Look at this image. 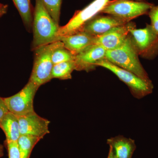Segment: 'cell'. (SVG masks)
<instances>
[{
	"mask_svg": "<svg viewBox=\"0 0 158 158\" xmlns=\"http://www.w3.org/2000/svg\"><path fill=\"white\" fill-rule=\"evenodd\" d=\"M76 69L74 60L61 62L53 65L52 72V78L62 80L71 79L72 73Z\"/></svg>",
	"mask_w": 158,
	"mask_h": 158,
	"instance_id": "2e32d148",
	"label": "cell"
},
{
	"mask_svg": "<svg viewBox=\"0 0 158 158\" xmlns=\"http://www.w3.org/2000/svg\"><path fill=\"white\" fill-rule=\"evenodd\" d=\"M154 6L147 2L133 0H111L100 13L107 14L130 22L134 19L148 14Z\"/></svg>",
	"mask_w": 158,
	"mask_h": 158,
	"instance_id": "5b68a950",
	"label": "cell"
},
{
	"mask_svg": "<svg viewBox=\"0 0 158 158\" xmlns=\"http://www.w3.org/2000/svg\"><path fill=\"white\" fill-rule=\"evenodd\" d=\"M41 138L26 135H21L17 141L20 158H30L32 150Z\"/></svg>",
	"mask_w": 158,
	"mask_h": 158,
	"instance_id": "e0dca14e",
	"label": "cell"
},
{
	"mask_svg": "<svg viewBox=\"0 0 158 158\" xmlns=\"http://www.w3.org/2000/svg\"><path fill=\"white\" fill-rule=\"evenodd\" d=\"M151 20V25L158 33V5L153 6L148 13Z\"/></svg>",
	"mask_w": 158,
	"mask_h": 158,
	"instance_id": "7402d4cb",
	"label": "cell"
},
{
	"mask_svg": "<svg viewBox=\"0 0 158 158\" xmlns=\"http://www.w3.org/2000/svg\"><path fill=\"white\" fill-rule=\"evenodd\" d=\"M106 51L99 44L90 45L75 56V70L88 72L95 69L97 63L106 58Z\"/></svg>",
	"mask_w": 158,
	"mask_h": 158,
	"instance_id": "8fae6325",
	"label": "cell"
},
{
	"mask_svg": "<svg viewBox=\"0 0 158 158\" xmlns=\"http://www.w3.org/2000/svg\"><path fill=\"white\" fill-rule=\"evenodd\" d=\"M9 112L4 98L0 97V123L4 116Z\"/></svg>",
	"mask_w": 158,
	"mask_h": 158,
	"instance_id": "603a6c76",
	"label": "cell"
},
{
	"mask_svg": "<svg viewBox=\"0 0 158 158\" xmlns=\"http://www.w3.org/2000/svg\"><path fill=\"white\" fill-rule=\"evenodd\" d=\"M130 35L139 56L152 59L158 54V33L151 25L142 29L131 30Z\"/></svg>",
	"mask_w": 158,
	"mask_h": 158,
	"instance_id": "52a82bcc",
	"label": "cell"
},
{
	"mask_svg": "<svg viewBox=\"0 0 158 158\" xmlns=\"http://www.w3.org/2000/svg\"><path fill=\"white\" fill-rule=\"evenodd\" d=\"M17 116L21 135L34 136L42 139L49 134V125L50 122L37 115L35 111Z\"/></svg>",
	"mask_w": 158,
	"mask_h": 158,
	"instance_id": "9c48e42d",
	"label": "cell"
},
{
	"mask_svg": "<svg viewBox=\"0 0 158 158\" xmlns=\"http://www.w3.org/2000/svg\"><path fill=\"white\" fill-rule=\"evenodd\" d=\"M107 158H115V157L114 156V155H113L112 150L110 148V149H109V154H108Z\"/></svg>",
	"mask_w": 158,
	"mask_h": 158,
	"instance_id": "484cf974",
	"label": "cell"
},
{
	"mask_svg": "<svg viewBox=\"0 0 158 158\" xmlns=\"http://www.w3.org/2000/svg\"><path fill=\"white\" fill-rule=\"evenodd\" d=\"M108 61L150 83H152L139 59V55L129 34L120 46L107 51L106 58Z\"/></svg>",
	"mask_w": 158,
	"mask_h": 158,
	"instance_id": "7a4b0ae2",
	"label": "cell"
},
{
	"mask_svg": "<svg viewBox=\"0 0 158 158\" xmlns=\"http://www.w3.org/2000/svg\"><path fill=\"white\" fill-rule=\"evenodd\" d=\"M135 27V24L131 22L115 27L105 34L95 36L94 44L101 46L106 51L114 49L123 44L129 35L131 30Z\"/></svg>",
	"mask_w": 158,
	"mask_h": 158,
	"instance_id": "30bf717a",
	"label": "cell"
},
{
	"mask_svg": "<svg viewBox=\"0 0 158 158\" xmlns=\"http://www.w3.org/2000/svg\"><path fill=\"white\" fill-rule=\"evenodd\" d=\"M9 158H20L17 141L6 142Z\"/></svg>",
	"mask_w": 158,
	"mask_h": 158,
	"instance_id": "44dd1931",
	"label": "cell"
},
{
	"mask_svg": "<svg viewBox=\"0 0 158 158\" xmlns=\"http://www.w3.org/2000/svg\"><path fill=\"white\" fill-rule=\"evenodd\" d=\"M18 10L24 23L30 29L33 24V18L30 6V0H12Z\"/></svg>",
	"mask_w": 158,
	"mask_h": 158,
	"instance_id": "ac0fdd59",
	"label": "cell"
},
{
	"mask_svg": "<svg viewBox=\"0 0 158 158\" xmlns=\"http://www.w3.org/2000/svg\"><path fill=\"white\" fill-rule=\"evenodd\" d=\"M111 0H94L81 10L77 11L69 22L60 27L58 35L60 37L71 35L81 31L84 26L100 13Z\"/></svg>",
	"mask_w": 158,
	"mask_h": 158,
	"instance_id": "8992f818",
	"label": "cell"
},
{
	"mask_svg": "<svg viewBox=\"0 0 158 158\" xmlns=\"http://www.w3.org/2000/svg\"><path fill=\"white\" fill-rule=\"evenodd\" d=\"M75 56L63 44L54 51L52 55V61L53 65H56L61 62L73 61L74 60Z\"/></svg>",
	"mask_w": 158,
	"mask_h": 158,
	"instance_id": "d6986e66",
	"label": "cell"
},
{
	"mask_svg": "<svg viewBox=\"0 0 158 158\" xmlns=\"http://www.w3.org/2000/svg\"><path fill=\"white\" fill-rule=\"evenodd\" d=\"M2 5H3L2 4H1V3H0V6H2Z\"/></svg>",
	"mask_w": 158,
	"mask_h": 158,
	"instance_id": "83f0119b",
	"label": "cell"
},
{
	"mask_svg": "<svg viewBox=\"0 0 158 158\" xmlns=\"http://www.w3.org/2000/svg\"><path fill=\"white\" fill-rule=\"evenodd\" d=\"M133 1H137L140 2H146L147 0H133Z\"/></svg>",
	"mask_w": 158,
	"mask_h": 158,
	"instance_id": "4316f807",
	"label": "cell"
},
{
	"mask_svg": "<svg viewBox=\"0 0 158 158\" xmlns=\"http://www.w3.org/2000/svg\"><path fill=\"white\" fill-rule=\"evenodd\" d=\"M107 143L115 158H132L136 148L134 140L122 135L109 138Z\"/></svg>",
	"mask_w": 158,
	"mask_h": 158,
	"instance_id": "5bb4252c",
	"label": "cell"
},
{
	"mask_svg": "<svg viewBox=\"0 0 158 158\" xmlns=\"http://www.w3.org/2000/svg\"><path fill=\"white\" fill-rule=\"evenodd\" d=\"M63 44L62 41H58L34 50V66L29 81L40 88L52 79V55L57 48Z\"/></svg>",
	"mask_w": 158,
	"mask_h": 158,
	"instance_id": "3957f363",
	"label": "cell"
},
{
	"mask_svg": "<svg viewBox=\"0 0 158 158\" xmlns=\"http://www.w3.org/2000/svg\"><path fill=\"white\" fill-rule=\"evenodd\" d=\"M8 8V6L4 4H3L2 6H0V18L7 13Z\"/></svg>",
	"mask_w": 158,
	"mask_h": 158,
	"instance_id": "cb8c5ba5",
	"label": "cell"
},
{
	"mask_svg": "<svg viewBox=\"0 0 158 158\" xmlns=\"http://www.w3.org/2000/svg\"><path fill=\"white\" fill-rule=\"evenodd\" d=\"M4 156V146L2 144H0V158Z\"/></svg>",
	"mask_w": 158,
	"mask_h": 158,
	"instance_id": "d4e9b609",
	"label": "cell"
},
{
	"mask_svg": "<svg viewBox=\"0 0 158 158\" xmlns=\"http://www.w3.org/2000/svg\"><path fill=\"white\" fill-rule=\"evenodd\" d=\"M39 88L29 81L18 93L4 98L9 112L17 116L34 112V99Z\"/></svg>",
	"mask_w": 158,
	"mask_h": 158,
	"instance_id": "ba28073f",
	"label": "cell"
},
{
	"mask_svg": "<svg viewBox=\"0 0 158 158\" xmlns=\"http://www.w3.org/2000/svg\"><path fill=\"white\" fill-rule=\"evenodd\" d=\"M127 23L112 15H97L88 22L81 31H84L92 36H98L115 27Z\"/></svg>",
	"mask_w": 158,
	"mask_h": 158,
	"instance_id": "7c38bea8",
	"label": "cell"
},
{
	"mask_svg": "<svg viewBox=\"0 0 158 158\" xmlns=\"http://www.w3.org/2000/svg\"><path fill=\"white\" fill-rule=\"evenodd\" d=\"M96 66L107 69L115 74L119 80L127 85L131 93L136 98H142L152 92V83L146 81L131 72L114 65L107 59H104L99 61Z\"/></svg>",
	"mask_w": 158,
	"mask_h": 158,
	"instance_id": "277c9868",
	"label": "cell"
},
{
	"mask_svg": "<svg viewBox=\"0 0 158 158\" xmlns=\"http://www.w3.org/2000/svg\"><path fill=\"white\" fill-rule=\"evenodd\" d=\"M42 1L51 16L59 25L62 0H42Z\"/></svg>",
	"mask_w": 158,
	"mask_h": 158,
	"instance_id": "ffe728a7",
	"label": "cell"
},
{
	"mask_svg": "<svg viewBox=\"0 0 158 158\" xmlns=\"http://www.w3.org/2000/svg\"><path fill=\"white\" fill-rule=\"evenodd\" d=\"M0 128L6 135L5 142L17 141L21 135L18 118L11 112H9L2 118L0 123Z\"/></svg>",
	"mask_w": 158,
	"mask_h": 158,
	"instance_id": "9a60e30c",
	"label": "cell"
},
{
	"mask_svg": "<svg viewBox=\"0 0 158 158\" xmlns=\"http://www.w3.org/2000/svg\"><path fill=\"white\" fill-rule=\"evenodd\" d=\"M95 36L80 31L71 35L60 37L59 40L63 43L64 47L75 56L94 44Z\"/></svg>",
	"mask_w": 158,
	"mask_h": 158,
	"instance_id": "4fadbf2b",
	"label": "cell"
},
{
	"mask_svg": "<svg viewBox=\"0 0 158 158\" xmlns=\"http://www.w3.org/2000/svg\"><path fill=\"white\" fill-rule=\"evenodd\" d=\"M32 50L60 41L58 25L49 14L42 0H36L33 21Z\"/></svg>",
	"mask_w": 158,
	"mask_h": 158,
	"instance_id": "6da1fadb",
	"label": "cell"
}]
</instances>
